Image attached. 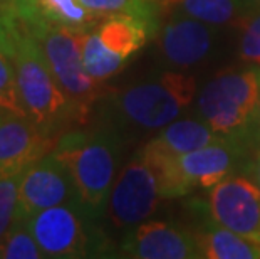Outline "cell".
<instances>
[{
  "label": "cell",
  "instance_id": "obj_1",
  "mask_svg": "<svg viewBox=\"0 0 260 259\" xmlns=\"http://www.w3.org/2000/svg\"><path fill=\"white\" fill-rule=\"evenodd\" d=\"M197 79L178 69L103 93L94 106L96 125L135 143L180 118L197 98Z\"/></svg>",
  "mask_w": 260,
  "mask_h": 259
},
{
  "label": "cell",
  "instance_id": "obj_2",
  "mask_svg": "<svg viewBox=\"0 0 260 259\" xmlns=\"http://www.w3.org/2000/svg\"><path fill=\"white\" fill-rule=\"evenodd\" d=\"M128 145L116 131L96 125L89 130L66 131L52 148L73 177L81 206L96 219L106 212Z\"/></svg>",
  "mask_w": 260,
  "mask_h": 259
},
{
  "label": "cell",
  "instance_id": "obj_3",
  "mask_svg": "<svg viewBox=\"0 0 260 259\" xmlns=\"http://www.w3.org/2000/svg\"><path fill=\"white\" fill-rule=\"evenodd\" d=\"M197 113L226 140L260 147V66L220 71L197 91Z\"/></svg>",
  "mask_w": 260,
  "mask_h": 259
},
{
  "label": "cell",
  "instance_id": "obj_4",
  "mask_svg": "<svg viewBox=\"0 0 260 259\" xmlns=\"http://www.w3.org/2000/svg\"><path fill=\"white\" fill-rule=\"evenodd\" d=\"M12 59L27 117L47 135L59 138V131L76 125L73 106L54 78L37 39L15 14Z\"/></svg>",
  "mask_w": 260,
  "mask_h": 259
},
{
  "label": "cell",
  "instance_id": "obj_5",
  "mask_svg": "<svg viewBox=\"0 0 260 259\" xmlns=\"http://www.w3.org/2000/svg\"><path fill=\"white\" fill-rule=\"evenodd\" d=\"M25 25L37 39L54 78L73 106L76 125H84L103 96L101 82L91 78L82 63V37L86 31L44 20L25 22Z\"/></svg>",
  "mask_w": 260,
  "mask_h": 259
},
{
  "label": "cell",
  "instance_id": "obj_6",
  "mask_svg": "<svg viewBox=\"0 0 260 259\" xmlns=\"http://www.w3.org/2000/svg\"><path fill=\"white\" fill-rule=\"evenodd\" d=\"M98 222L99 219L74 200L41 211L25 224L44 256L69 259L101 256L106 251L108 239Z\"/></svg>",
  "mask_w": 260,
  "mask_h": 259
},
{
  "label": "cell",
  "instance_id": "obj_7",
  "mask_svg": "<svg viewBox=\"0 0 260 259\" xmlns=\"http://www.w3.org/2000/svg\"><path fill=\"white\" fill-rule=\"evenodd\" d=\"M165 200L158 172L145 145L136 148L116 177L108 200V217L116 229L145 222Z\"/></svg>",
  "mask_w": 260,
  "mask_h": 259
},
{
  "label": "cell",
  "instance_id": "obj_8",
  "mask_svg": "<svg viewBox=\"0 0 260 259\" xmlns=\"http://www.w3.org/2000/svg\"><path fill=\"white\" fill-rule=\"evenodd\" d=\"M208 209L213 222L260 242V185L252 163L210 189Z\"/></svg>",
  "mask_w": 260,
  "mask_h": 259
},
{
  "label": "cell",
  "instance_id": "obj_9",
  "mask_svg": "<svg viewBox=\"0 0 260 259\" xmlns=\"http://www.w3.org/2000/svg\"><path fill=\"white\" fill-rule=\"evenodd\" d=\"M77 192L66 165L51 153L39 158L25 170L19 189V220L27 222L41 211L74 202Z\"/></svg>",
  "mask_w": 260,
  "mask_h": 259
},
{
  "label": "cell",
  "instance_id": "obj_10",
  "mask_svg": "<svg viewBox=\"0 0 260 259\" xmlns=\"http://www.w3.org/2000/svg\"><path fill=\"white\" fill-rule=\"evenodd\" d=\"M253 153L239 141L223 138L208 147L176 155V162L191 192L210 190L229 175L247 170Z\"/></svg>",
  "mask_w": 260,
  "mask_h": 259
},
{
  "label": "cell",
  "instance_id": "obj_11",
  "mask_svg": "<svg viewBox=\"0 0 260 259\" xmlns=\"http://www.w3.org/2000/svg\"><path fill=\"white\" fill-rule=\"evenodd\" d=\"M121 256L136 259H197L202 257L195 234L161 220L128 229L119 246Z\"/></svg>",
  "mask_w": 260,
  "mask_h": 259
},
{
  "label": "cell",
  "instance_id": "obj_12",
  "mask_svg": "<svg viewBox=\"0 0 260 259\" xmlns=\"http://www.w3.org/2000/svg\"><path fill=\"white\" fill-rule=\"evenodd\" d=\"M57 140L25 114L4 111L0 117V177L25 172L47 155Z\"/></svg>",
  "mask_w": 260,
  "mask_h": 259
},
{
  "label": "cell",
  "instance_id": "obj_13",
  "mask_svg": "<svg viewBox=\"0 0 260 259\" xmlns=\"http://www.w3.org/2000/svg\"><path fill=\"white\" fill-rule=\"evenodd\" d=\"M213 25L186 15H170L158 31V52L171 69H190L213 51Z\"/></svg>",
  "mask_w": 260,
  "mask_h": 259
},
{
  "label": "cell",
  "instance_id": "obj_14",
  "mask_svg": "<svg viewBox=\"0 0 260 259\" xmlns=\"http://www.w3.org/2000/svg\"><path fill=\"white\" fill-rule=\"evenodd\" d=\"M7 9L25 22L44 20L77 31L92 29L98 17H101L84 9L77 0H17Z\"/></svg>",
  "mask_w": 260,
  "mask_h": 259
},
{
  "label": "cell",
  "instance_id": "obj_15",
  "mask_svg": "<svg viewBox=\"0 0 260 259\" xmlns=\"http://www.w3.org/2000/svg\"><path fill=\"white\" fill-rule=\"evenodd\" d=\"M220 140L223 138L198 113L191 117L176 118L163 130H159L153 138H149L154 147L171 155H183Z\"/></svg>",
  "mask_w": 260,
  "mask_h": 259
},
{
  "label": "cell",
  "instance_id": "obj_16",
  "mask_svg": "<svg viewBox=\"0 0 260 259\" xmlns=\"http://www.w3.org/2000/svg\"><path fill=\"white\" fill-rule=\"evenodd\" d=\"M96 31L104 46L124 59H129V56L145 46L149 37L156 36L146 22L131 15H109L96 27Z\"/></svg>",
  "mask_w": 260,
  "mask_h": 259
},
{
  "label": "cell",
  "instance_id": "obj_17",
  "mask_svg": "<svg viewBox=\"0 0 260 259\" xmlns=\"http://www.w3.org/2000/svg\"><path fill=\"white\" fill-rule=\"evenodd\" d=\"M202 257L208 259H260V242L247 239L215 222L197 234Z\"/></svg>",
  "mask_w": 260,
  "mask_h": 259
},
{
  "label": "cell",
  "instance_id": "obj_18",
  "mask_svg": "<svg viewBox=\"0 0 260 259\" xmlns=\"http://www.w3.org/2000/svg\"><path fill=\"white\" fill-rule=\"evenodd\" d=\"M168 15H186L208 25H226L245 12L240 0H158Z\"/></svg>",
  "mask_w": 260,
  "mask_h": 259
},
{
  "label": "cell",
  "instance_id": "obj_19",
  "mask_svg": "<svg viewBox=\"0 0 260 259\" xmlns=\"http://www.w3.org/2000/svg\"><path fill=\"white\" fill-rule=\"evenodd\" d=\"M128 59L116 54L104 46L99 39L98 31L89 29L82 37V63L91 78L103 82L118 73Z\"/></svg>",
  "mask_w": 260,
  "mask_h": 259
},
{
  "label": "cell",
  "instance_id": "obj_20",
  "mask_svg": "<svg viewBox=\"0 0 260 259\" xmlns=\"http://www.w3.org/2000/svg\"><path fill=\"white\" fill-rule=\"evenodd\" d=\"M82 7L98 15H131L159 31L161 7L158 0H77Z\"/></svg>",
  "mask_w": 260,
  "mask_h": 259
},
{
  "label": "cell",
  "instance_id": "obj_21",
  "mask_svg": "<svg viewBox=\"0 0 260 259\" xmlns=\"http://www.w3.org/2000/svg\"><path fill=\"white\" fill-rule=\"evenodd\" d=\"M0 257L4 259H42L46 257L25 222L17 220L0 244Z\"/></svg>",
  "mask_w": 260,
  "mask_h": 259
},
{
  "label": "cell",
  "instance_id": "obj_22",
  "mask_svg": "<svg viewBox=\"0 0 260 259\" xmlns=\"http://www.w3.org/2000/svg\"><path fill=\"white\" fill-rule=\"evenodd\" d=\"M22 174L0 177V244L19 220V189Z\"/></svg>",
  "mask_w": 260,
  "mask_h": 259
},
{
  "label": "cell",
  "instance_id": "obj_23",
  "mask_svg": "<svg viewBox=\"0 0 260 259\" xmlns=\"http://www.w3.org/2000/svg\"><path fill=\"white\" fill-rule=\"evenodd\" d=\"M0 108L10 113L25 114L24 104L20 100L17 71H15L14 59L9 52L0 49Z\"/></svg>",
  "mask_w": 260,
  "mask_h": 259
},
{
  "label": "cell",
  "instance_id": "obj_24",
  "mask_svg": "<svg viewBox=\"0 0 260 259\" xmlns=\"http://www.w3.org/2000/svg\"><path fill=\"white\" fill-rule=\"evenodd\" d=\"M239 54L245 63L260 66V7L252 10V17L243 27Z\"/></svg>",
  "mask_w": 260,
  "mask_h": 259
},
{
  "label": "cell",
  "instance_id": "obj_25",
  "mask_svg": "<svg viewBox=\"0 0 260 259\" xmlns=\"http://www.w3.org/2000/svg\"><path fill=\"white\" fill-rule=\"evenodd\" d=\"M0 49L14 54V14L12 10L0 5Z\"/></svg>",
  "mask_w": 260,
  "mask_h": 259
},
{
  "label": "cell",
  "instance_id": "obj_26",
  "mask_svg": "<svg viewBox=\"0 0 260 259\" xmlns=\"http://www.w3.org/2000/svg\"><path fill=\"white\" fill-rule=\"evenodd\" d=\"M252 168H253V174H255V179L260 185V147L257 148V152L253 153V162H252Z\"/></svg>",
  "mask_w": 260,
  "mask_h": 259
},
{
  "label": "cell",
  "instance_id": "obj_27",
  "mask_svg": "<svg viewBox=\"0 0 260 259\" xmlns=\"http://www.w3.org/2000/svg\"><path fill=\"white\" fill-rule=\"evenodd\" d=\"M240 4L243 5V9H245V12L247 10H255L260 7V0H240Z\"/></svg>",
  "mask_w": 260,
  "mask_h": 259
},
{
  "label": "cell",
  "instance_id": "obj_28",
  "mask_svg": "<svg viewBox=\"0 0 260 259\" xmlns=\"http://www.w3.org/2000/svg\"><path fill=\"white\" fill-rule=\"evenodd\" d=\"M15 2H17V0H0V5H2V7H10V5H14Z\"/></svg>",
  "mask_w": 260,
  "mask_h": 259
},
{
  "label": "cell",
  "instance_id": "obj_29",
  "mask_svg": "<svg viewBox=\"0 0 260 259\" xmlns=\"http://www.w3.org/2000/svg\"><path fill=\"white\" fill-rule=\"evenodd\" d=\"M5 111V109H2V108H0V117H2V113Z\"/></svg>",
  "mask_w": 260,
  "mask_h": 259
}]
</instances>
